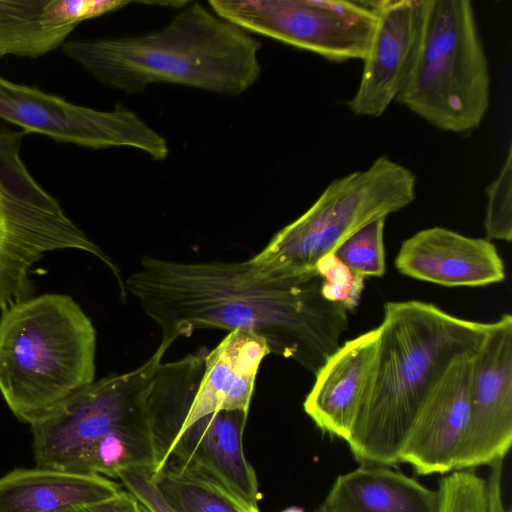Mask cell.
<instances>
[{"label": "cell", "instance_id": "6da1fadb", "mask_svg": "<svg viewBox=\"0 0 512 512\" xmlns=\"http://www.w3.org/2000/svg\"><path fill=\"white\" fill-rule=\"evenodd\" d=\"M314 271L283 276L252 259L182 262L146 256L124 280L169 349L200 329L243 330L264 339L270 353L315 374L339 348L347 311L321 294Z\"/></svg>", "mask_w": 512, "mask_h": 512}, {"label": "cell", "instance_id": "7a4b0ae2", "mask_svg": "<svg viewBox=\"0 0 512 512\" xmlns=\"http://www.w3.org/2000/svg\"><path fill=\"white\" fill-rule=\"evenodd\" d=\"M159 345L137 368L79 389L31 424L37 467L99 474L165 465L200 384L206 352L163 362Z\"/></svg>", "mask_w": 512, "mask_h": 512}, {"label": "cell", "instance_id": "3957f363", "mask_svg": "<svg viewBox=\"0 0 512 512\" xmlns=\"http://www.w3.org/2000/svg\"><path fill=\"white\" fill-rule=\"evenodd\" d=\"M488 323L418 300L387 302L365 395L346 442L360 464L395 466L428 393L459 355L474 353Z\"/></svg>", "mask_w": 512, "mask_h": 512}, {"label": "cell", "instance_id": "277c9868", "mask_svg": "<svg viewBox=\"0 0 512 512\" xmlns=\"http://www.w3.org/2000/svg\"><path fill=\"white\" fill-rule=\"evenodd\" d=\"M62 49L95 80L129 94L164 83L238 96L262 72L261 43L196 1L158 31L68 40Z\"/></svg>", "mask_w": 512, "mask_h": 512}, {"label": "cell", "instance_id": "5b68a950", "mask_svg": "<svg viewBox=\"0 0 512 512\" xmlns=\"http://www.w3.org/2000/svg\"><path fill=\"white\" fill-rule=\"evenodd\" d=\"M95 353V328L70 296L18 302L0 317V393L31 425L95 381Z\"/></svg>", "mask_w": 512, "mask_h": 512}, {"label": "cell", "instance_id": "8992f818", "mask_svg": "<svg viewBox=\"0 0 512 512\" xmlns=\"http://www.w3.org/2000/svg\"><path fill=\"white\" fill-rule=\"evenodd\" d=\"M434 127L476 129L490 103L488 60L468 0H425L419 42L396 98Z\"/></svg>", "mask_w": 512, "mask_h": 512}, {"label": "cell", "instance_id": "52a82bcc", "mask_svg": "<svg viewBox=\"0 0 512 512\" xmlns=\"http://www.w3.org/2000/svg\"><path fill=\"white\" fill-rule=\"evenodd\" d=\"M416 197V177L407 167L381 156L361 171L333 180L313 205L279 230L251 259L270 272L301 275L334 252L368 223L386 218Z\"/></svg>", "mask_w": 512, "mask_h": 512}, {"label": "cell", "instance_id": "ba28073f", "mask_svg": "<svg viewBox=\"0 0 512 512\" xmlns=\"http://www.w3.org/2000/svg\"><path fill=\"white\" fill-rule=\"evenodd\" d=\"M26 133L0 125V309L33 297V265L45 253L78 249L113 261L66 215L21 156Z\"/></svg>", "mask_w": 512, "mask_h": 512}, {"label": "cell", "instance_id": "9c48e42d", "mask_svg": "<svg viewBox=\"0 0 512 512\" xmlns=\"http://www.w3.org/2000/svg\"><path fill=\"white\" fill-rule=\"evenodd\" d=\"M208 5L249 34L333 61L364 60L378 22L376 1L210 0Z\"/></svg>", "mask_w": 512, "mask_h": 512}, {"label": "cell", "instance_id": "30bf717a", "mask_svg": "<svg viewBox=\"0 0 512 512\" xmlns=\"http://www.w3.org/2000/svg\"><path fill=\"white\" fill-rule=\"evenodd\" d=\"M0 119L26 134L38 133L58 143L96 150L133 147L158 161L169 152L161 134L120 104L98 110L1 76Z\"/></svg>", "mask_w": 512, "mask_h": 512}, {"label": "cell", "instance_id": "8fae6325", "mask_svg": "<svg viewBox=\"0 0 512 512\" xmlns=\"http://www.w3.org/2000/svg\"><path fill=\"white\" fill-rule=\"evenodd\" d=\"M512 444V316L488 323L474 355L470 412L454 470L504 459Z\"/></svg>", "mask_w": 512, "mask_h": 512}, {"label": "cell", "instance_id": "7c38bea8", "mask_svg": "<svg viewBox=\"0 0 512 512\" xmlns=\"http://www.w3.org/2000/svg\"><path fill=\"white\" fill-rule=\"evenodd\" d=\"M477 352V351H476ZM456 357L422 403L399 453L417 474H447L465 435L475 353Z\"/></svg>", "mask_w": 512, "mask_h": 512}, {"label": "cell", "instance_id": "4fadbf2b", "mask_svg": "<svg viewBox=\"0 0 512 512\" xmlns=\"http://www.w3.org/2000/svg\"><path fill=\"white\" fill-rule=\"evenodd\" d=\"M378 22L363 73L347 105L357 116L379 117L396 100L416 51L425 0H376Z\"/></svg>", "mask_w": 512, "mask_h": 512}, {"label": "cell", "instance_id": "5bb4252c", "mask_svg": "<svg viewBox=\"0 0 512 512\" xmlns=\"http://www.w3.org/2000/svg\"><path fill=\"white\" fill-rule=\"evenodd\" d=\"M395 266L403 275L446 287L486 286L506 275L492 242L444 227L426 228L406 239Z\"/></svg>", "mask_w": 512, "mask_h": 512}, {"label": "cell", "instance_id": "9a60e30c", "mask_svg": "<svg viewBox=\"0 0 512 512\" xmlns=\"http://www.w3.org/2000/svg\"><path fill=\"white\" fill-rule=\"evenodd\" d=\"M247 417L244 411H218L198 419L175 438L167 461L200 470L246 506L260 511L258 479L243 448Z\"/></svg>", "mask_w": 512, "mask_h": 512}, {"label": "cell", "instance_id": "2e32d148", "mask_svg": "<svg viewBox=\"0 0 512 512\" xmlns=\"http://www.w3.org/2000/svg\"><path fill=\"white\" fill-rule=\"evenodd\" d=\"M126 0H0V59L38 58L57 50L82 22L119 10Z\"/></svg>", "mask_w": 512, "mask_h": 512}, {"label": "cell", "instance_id": "e0dca14e", "mask_svg": "<svg viewBox=\"0 0 512 512\" xmlns=\"http://www.w3.org/2000/svg\"><path fill=\"white\" fill-rule=\"evenodd\" d=\"M377 328L346 341L315 373L303 409L318 429L347 442L362 404L373 362Z\"/></svg>", "mask_w": 512, "mask_h": 512}, {"label": "cell", "instance_id": "ac0fdd59", "mask_svg": "<svg viewBox=\"0 0 512 512\" xmlns=\"http://www.w3.org/2000/svg\"><path fill=\"white\" fill-rule=\"evenodd\" d=\"M268 354L270 351L262 337L243 330L228 332L205 355L203 375L179 434L214 412L248 413L256 375Z\"/></svg>", "mask_w": 512, "mask_h": 512}, {"label": "cell", "instance_id": "d6986e66", "mask_svg": "<svg viewBox=\"0 0 512 512\" xmlns=\"http://www.w3.org/2000/svg\"><path fill=\"white\" fill-rule=\"evenodd\" d=\"M122 487L99 474L18 468L0 478V512H64L109 498Z\"/></svg>", "mask_w": 512, "mask_h": 512}, {"label": "cell", "instance_id": "ffe728a7", "mask_svg": "<svg viewBox=\"0 0 512 512\" xmlns=\"http://www.w3.org/2000/svg\"><path fill=\"white\" fill-rule=\"evenodd\" d=\"M322 504L330 512H438V492L392 466L361 464L337 476Z\"/></svg>", "mask_w": 512, "mask_h": 512}, {"label": "cell", "instance_id": "44dd1931", "mask_svg": "<svg viewBox=\"0 0 512 512\" xmlns=\"http://www.w3.org/2000/svg\"><path fill=\"white\" fill-rule=\"evenodd\" d=\"M175 512H261L252 510L200 470L168 460L153 475Z\"/></svg>", "mask_w": 512, "mask_h": 512}, {"label": "cell", "instance_id": "7402d4cb", "mask_svg": "<svg viewBox=\"0 0 512 512\" xmlns=\"http://www.w3.org/2000/svg\"><path fill=\"white\" fill-rule=\"evenodd\" d=\"M385 220L380 218L368 223L333 252L352 272L363 278L382 277L385 274Z\"/></svg>", "mask_w": 512, "mask_h": 512}, {"label": "cell", "instance_id": "603a6c76", "mask_svg": "<svg viewBox=\"0 0 512 512\" xmlns=\"http://www.w3.org/2000/svg\"><path fill=\"white\" fill-rule=\"evenodd\" d=\"M437 492L438 512H486V480L473 469L445 474Z\"/></svg>", "mask_w": 512, "mask_h": 512}, {"label": "cell", "instance_id": "cb8c5ba5", "mask_svg": "<svg viewBox=\"0 0 512 512\" xmlns=\"http://www.w3.org/2000/svg\"><path fill=\"white\" fill-rule=\"evenodd\" d=\"M314 270L323 279L321 294L327 301L346 311L358 306L365 278L352 272L333 252L323 255Z\"/></svg>", "mask_w": 512, "mask_h": 512}, {"label": "cell", "instance_id": "d4e9b609", "mask_svg": "<svg viewBox=\"0 0 512 512\" xmlns=\"http://www.w3.org/2000/svg\"><path fill=\"white\" fill-rule=\"evenodd\" d=\"M484 227L489 239L510 242L512 239V148L505 162L487 189Z\"/></svg>", "mask_w": 512, "mask_h": 512}, {"label": "cell", "instance_id": "484cf974", "mask_svg": "<svg viewBox=\"0 0 512 512\" xmlns=\"http://www.w3.org/2000/svg\"><path fill=\"white\" fill-rule=\"evenodd\" d=\"M153 474L143 468H127L119 471L116 479L135 496L143 512H175L161 494Z\"/></svg>", "mask_w": 512, "mask_h": 512}, {"label": "cell", "instance_id": "4316f807", "mask_svg": "<svg viewBox=\"0 0 512 512\" xmlns=\"http://www.w3.org/2000/svg\"><path fill=\"white\" fill-rule=\"evenodd\" d=\"M64 512H143L135 496L126 489L96 502L79 505Z\"/></svg>", "mask_w": 512, "mask_h": 512}, {"label": "cell", "instance_id": "83f0119b", "mask_svg": "<svg viewBox=\"0 0 512 512\" xmlns=\"http://www.w3.org/2000/svg\"><path fill=\"white\" fill-rule=\"evenodd\" d=\"M503 461L504 459H498L489 465L490 472L486 480V512H511L510 508L505 507L503 500Z\"/></svg>", "mask_w": 512, "mask_h": 512}, {"label": "cell", "instance_id": "f1b7e54d", "mask_svg": "<svg viewBox=\"0 0 512 512\" xmlns=\"http://www.w3.org/2000/svg\"><path fill=\"white\" fill-rule=\"evenodd\" d=\"M281 512H305L303 508L299 506H290L282 510Z\"/></svg>", "mask_w": 512, "mask_h": 512}, {"label": "cell", "instance_id": "f546056e", "mask_svg": "<svg viewBox=\"0 0 512 512\" xmlns=\"http://www.w3.org/2000/svg\"><path fill=\"white\" fill-rule=\"evenodd\" d=\"M311 512H330L323 504L318 506L316 509H314Z\"/></svg>", "mask_w": 512, "mask_h": 512}]
</instances>
